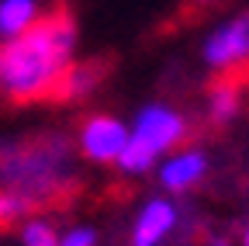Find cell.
Wrapping results in <instances>:
<instances>
[{"instance_id":"6","label":"cell","mask_w":249,"mask_h":246,"mask_svg":"<svg viewBox=\"0 0 249 246\" xmlns=\"http://www.w3.org/2000/svg\"><path fill=\"white\" fill-rule=\"evenodd\" d=\"M180 222V211L170 198H152L139 208L132 226V246H160Z\"/></svg>"},{"instance_id":"5","label":"cell","mask_w":249,"mask_h":246,"mask_svg":"<svg viewBox=\"0 0 249 246\" xmlns=\"http://www.w3.org/2000/svg\"><path fill=\"white\" fill-rule=\"evenodd\" d=\"M124 139H128V125H124L121 118L114 114H90L80 121V152H83V160L90 163H118L121 156V149H124Z\"/></svg>"},{"instance_id":"8","label":"cell","mask_w":249,"mask_h":246,"mask_svg":"<svg viewBox=\"0 0 249 246\" xmlns=\"http://www.w3.org/2000/svg\"><path fill=\"white\" fill-rule=\"evenodd\" d=\"M208 173V156L201 149H183V152H173L160 163V184L163 191L170 194H183L201 184V177Z\"/></svg>"},{"instance_id":"12","label":"cell","mask_w":249,"mask_h":246,"mask_svg":"<svg viewBox=\"0 0 249 246\" xmlns=\"http://www.w3.org/2000/svg\"><path fill=\"white\" fill-rule=\"evenodd\" d=\"M21 239H24V246H59L55 226H52L49 219H42V215H31V219L24 222Z\"/></svg>"},{"instance_id":"11","label":"cell","mask_w":249,"mask_h":246,"mask_svg":"<svg viewBox=\"0 0 249 246\" xmlns=\"http://www.w3.org/2000/svg\"><path fill=\"white\" fill-rule=\"evenodd\" d=\"M31 215H42L35 208V201L24 198L21 191H11V188H0V232L11 229L14 222H28Z\"/></svg>"},{"instance_id":"10","label":"cell","mask_w":249,"mask_h":246,"mask_svg":"<svg viewBox=\"0 0 249 246\" xmlns=\"http://www.w3.org/2000/svg\"><path fill=\"white\" fill-rule=\"evenodd\" d=\"M38 18V0H0V38H14Z\"/></svg>"},{"instance_id":"7","label":"cell","mask_w":249,"mask_h":246,"mask_svg":"<svg viewBox=\"0 0 249 246\" xmlns=\"http://www.w3.org/2000/svg\"><path fill=\"white\" fill-rule=\"evenodd\" d=\"M107 70H111L107 59H87V63H76V59H73V63L66 66V73L59 76V83H55V90H52V101H59V104H76V101L90 97L93 90L104 83Z\"/></svg>"},{"instance_id":"9","label":"cell","mask_w":249,"mask_h":246,"mask_svg":"<svg viewBox=\"0 0 249 246\" xmlns=\"http://www.w3.org/2000/svg\"><path fill=\"white\" fill-rule=\"evenodd\" d=\"M239 108H242V94H239V83L232 76H225V80H218V83L208 87L204 111H208V121L214 129H225L229 121L239 114Z\"/></svg>"},{"instance_id":"3","label":"cell","mask_w":249,"mask_h":246,"mask_svg":"<svg viewBox=\"0 0 249 246\" xmlns=\"http://www.w3.org/2000/svg\"><path fill=\"white\" fill-rule=\"evenodd\" d=\"M187 139V118L170 108V104H145L124 139V149L118 156V170L121 173H149L152 167H160V160L166 152H173L180 142Z\"/></svg>"},{"instance_id":"1","label":"cell","mask_w":249,"mask_h":246,"mask_svg":"<svg viewBox=\"0 0 249 246\" xmlns=\"http://www.w3.org/2000/svg\"><path fill=\"white\" fill-rule=\"evenodd\" d=\"M76 52V21L66 7L38 14L21 35L0 45V101L38 104L52 101L59 76Z\"/></svg>"},{"instance_id":"13","label":"cell","mask_w":249,"mask_h":246,"mask_svg":"<svg viewBox=\"0 0 249 246\" xmlns=\"http://www.w3.org/2000/svg\"><path fill=\"white\" fill-rule=\"evenodd\" d=\"M59 246H97V232L87 226H76L66 236H59Z\"/></svg>"},{"instance_id":"4","label":"cell","mask_w":249,"mask_h":246,"mask_svg":"<svg viewBox=\"0 0 249 246\" xmlns=\"http://www.w3.org/2000/svg\"><path fill=\"white\" fill-rule=\"evenodd\" d=\"M201 56H204V63L218 73H235L239 66L249 63V11L229 18L214 28V32L204 38L201 45Z\"/></svg>"},{"instance_id":"14","label":"cell","mask_w":249,"mask_h":246,"mask_svg":"<svg viewBox=\"0 0 249 246\" xmlns=\"http://www.w3.org/2000/svg\"><path fill=\"white\" fill-rule=\"evenodd\" d=\"M214 4H222V0H187V7H194V11H208Z\"/></svg>"},{"instance_id":"2","label":"cell","mask_w":249,"mask_h":246,"mask_svg":"<svg viewBox=\"0 0 249 246\" xmlns=\"http://www.w3.org/2000/svg\"><path fill=\"white\" fill-rule=\"evenodd\" d=\"M0 188L21 191L38 211L59 208L76 191L73 146L59 132H38L24 139H0Z\"/></svg>"},{"instance_id":"15","label":"cell","mask_w":249,"mask_h":246,"mask_svg":"<svg viewBox=\"0 0 249 246\" xmlns=\"http://www.w3.org/2000/svg\"><path fill=\"white\" fill-rule=\"evenodd\" d=\"M242 246H249V226L242 229Z\"/></svg>"}]
</instances>
